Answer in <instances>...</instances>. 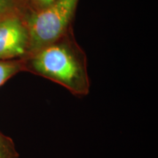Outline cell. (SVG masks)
<instances>
[{
	"label": "cell",
	"instance_id": "4",
	"mask_svg": "<svg viewBox=\"0 0 158 158\" xmlns=\"http://www.w3.org/2000/svg\"><path fill=\"white\" fill-rule=\"evenodd\" d=\"M21 70H23L22 59L0 60V86Z\"/></svg>",
	"mask_w": 158,
	"mask_h": 158
},
{
	"label": "cell",
	"instance_id": "6",
	"mask_svg": "<svg viewBox=\"0 0 158 158\" xmlns=\"http://www.w3.org/2000/svg\"><path fill=\"white\" fill-rule=\"evenodd\" d=\"M54 1L55 0H28L30 13H33V12L44 8L54 2Z\"/></svg>",
	"mask_w": 158,
	"mask_h": 158
},
{
	"label": "cell",
	"instance_id": "1",
	"mask_svg": "<svg viewBox=\"0 0 158 158\" xmlns=\"http://www.w3.org/2000/svg\"><path fill=\"white\" fill-rule=\"evenodd\" d=\"M21 59L23 70L61 85L73 95L84 97L89 92L86 55L76 42L73 28Z\"/></svg>",
	"mask_w": 158,
	"mask_h": 158
},
{
	"label": "cell",
	"instance_id": "7",
	"mask_svg": "<svg viewBox=\"0 0 158 158\" xmlns=\"http://www.w3.org/2000/svg\"><path fill=\"white\" fill-rule=\"evenodd\" d=\"M10 0H0V19L10 14Z\"/></svg>",
	"mask_w": 158,
	"mask_h": 158
},
{
	"label": "cell",
	"instance_id": "3",
	"mask_svg": "<svg viewBox=\"0 0 158 158\" xmlns=\"http://www.w3.org/2000/svg\"><path fill=\"white\" fill-rule=\"evenodd\" d=\"M29 54V35L26 21L15 14L0 19V60L21 59Z\"/></svg>",
	"mask_w": 158,
	"mask_h": 158
},
{
	"label": "cell",
	"instance_id": "5",
	"mask_svg": "<svg viewBox=\"0 0 158 158\" xmlns=\"http://www.w3.org/2000/svg\"><path fill=\"white\" fill-rule=\"evenodd\" d=\"M13 141L7 136L0 133V158H18Z\"/></svg>",
	"mask_w": 158,
	"mask_h": 158
},
{
	"label": "cell",
	"instance_id": "2",
	"mask_svg": "<svg viewBox=\"0 0 158 158\" xmlns=\"http://www.w3.org/2000/svg\"><path fill=\"white\" fill-rule=\"evenodd\" d=\"M79 0H55L26 19L29 35V54L63 36L73 28Z\"/></svg>",
	"mask_w": 158,
	"mask_h": 158
}]
</instances>
